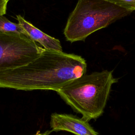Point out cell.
Listing matches in <instances>:
<instances>
[{"label":"cell","mask_w":135,"mask_h":135,"mask_svg":"<svg viewBox=\"0 0 135 135\" xmlns=\"http://www.w3.org/2000/svg\"><path fill=\"white\" fill-rule=\"evenodd\" d=\"M86 67L80 55L44 49L26 65L0 72V88L56 91L85 74Z\"/></svg>","instance_id":"6da1fadb"},{"label":"cell","mask_w":135,"mask_h":135,"mask_svg":"<svg viewBox=\"0 0 135 135\" xmlns=\"http://www.w3.org/2000/svg\"><path fill=\"white\" fill-rule=\"evenodd\" d=\"M118 82L112 71L84 74L56 92L73 110L86 121L95 120L103 113L112 85Z\"/></svg>","instance_id":"7a4b0ae2"},{"label":"cell","mask_w":135,"mask_h":135,"mask_svg":"<svg viewBox=\"0 0 135 135\" xmlns=\"http://www.w3.org/2000/svg\"><path fill=\"white\" fill-rule=\"evenodd\" d=\"M131 13L104 0H78L68 18L64 35L71 43L84 41L92 33Z\"/></svg>","instance_id":"3957f363"},{"label":"cell","mask_w":135,"mask_h":135,"mask_svg":"<svg viewBox=\"0 0 135 135\" xmlns=\"http://www.w3.org/2000/svg\"><path fill=\"white\" fill-rule=\"evenodd\" d=\"M43 50L24 35L0 32V72L26 65Z\"/></svg>","instance_id":"277c9868"},{"label":"cell","mask_w":135,"mask_h":135,"mask_svg":"<svg viewBox=\"0 0 135 135\" xmlns=\"http://www.w3.org/2000/svg\"><path fill=\"white\" fill-rule=\"evenodd\" d=\"M50 125L52 131H65L75 135H99L88 121L71 114L52 113Z\"/></svg>","instance_id":"5b68a950"},{"label":"cell","mask_w":135,"mask_h":135,"mask_svg":"<svg viewBox=\"0 0 135 135\" xmlns=\"http://www.w3.org/2000/svg\"><path fill=\"white\" fill-rule=\"evenodd\" d=\"M17 20L30 37L35 42H38L43 48L49 50L62 52V47L60 41L40 30L31 23L26 21L20 15H17Z\"/></svg>","instance_id":"8992f818"},{"label":"cell","mask_w":135,"mask_h":135,"mask_svg":"<svg viewBox=\"0 0 135 135\" xmlns=\"http://www.w3.org/2000/svg\"><path fill=\"white\" fill-rule=\"evenodd\" d=\"M0 32L24 35L30 37L20 24L9 21L4 15L0 16Z\"/></svg>","instance_id":"52a82bcc"},{"label":"cell","mask_w":135,"mask_h":135,"mask_svg":"<svg viewBox=\"0 0 135 135\" xmlns=\"http://www.w3.org/2000/svg\"><path fill=\"white\" fill-rule=\"evenodd\" d=\"M124 9L135 11V0H104Z\"/></svg>","instance_id":"ba28073f"},{"label":"cell","mask_w":135,"mask_h":135,"mask_svg":"<svg viewBox=\"0 0 135 135\" xmlns=\"http://www.w3.org/2000/svg\"><path fill=\"white\" fill-rule=\"evenodd\" d=\"M7 2L6 0H0V16L6 14Z\"/></svg>","instance_id":"9c48e42d"},{"label":"cell","mask_w":135,"mask_h":135,"mask_svg":"<svg viewBox=\"0 0 135 135\" xmlns=\"http://www.w3.org/2000/svg\"><path fill=\"white\" fill-rule=\"evenodd\" d=\"M52 132H53V131L51 130H47L44 132H40V131H38L36 133L33 134H31V135H50L51 134Z\"/></svg>","instance_id":"30bf717a"},{"label":"cell","mask_w":135,"mask_h":135,"mask_svg":"<svg viewBox=\"0 0 135 135\" xmlns=\"http://www.w3.org/2000/svg\"><path fill=\"white\" fill-rule=\"evenodd\" d=\"M6 1H7V2H8V1H9V0H6Z\"/></svg>","instance_id":"8fae6325"}]
</instances>
